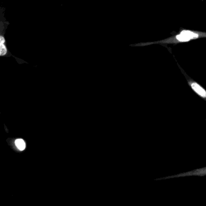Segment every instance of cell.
I'll return each mask as SVG.
<instances>
[{
	"instance_id": "cell-1",
	"label": "cell",
	"mask_w": 206,
	"mask_h": 206,
	"mask_svg": "<svg viewBox=\"0 0 206 206\" xmlns=\"http://www.w3.org/2000/svg\"><path fill=\"white\" fill-rule=\"evenodd\" d=\"M198 37L197 33L190 31H183L177 36V39L180 41H187L191 39Z\"/></svg>"
},
{
	"instance_id": "cell-2",
	"label": "cell",
	"mask_w": 206,
	"mask_h": 206,
	"mask_svg": "<svg viewBox=\"0 0 206 206\" xmlns=\"http://www.w3.org/2000/svg\"><path fill=\"white\" fill-rule=\"evenodd\" d=\"M7 53V49L6 45V40L3 36L0 37V55L1 56L6 55Z\"/></svg>"
},
{
	"instance_id": "cell-3",
	"label": "cell",
	"mask_w": 206,
	"mask_h": 206,
	"mask_svg": "<svg viewBox=\"0 0 206 206\" xmlns=\"http://www.w3.org/2000/svg\"><path fill=\"white\" fill-rule=\"evenodd\" d=\"M192 87L193 89V90L195 91V92H197L198 94L204 97H206V92L197 84L193 83L192 84Z\"/></svg>"
},
{
	"instance_id": "cell-4",
	"label": "cell",
	"mask_w": 206,
	"mask_h": 206,
	"mask_svg": "<svg viewBox=\"0 0 206 206\" xmlns=\"http://www.w3.org/2000/svg\"><path fill=\"white\" fill-rule=\"evenodd\" d=\"M16 146L18 147V149L20 151H23L26 148V143L24 140H22L21 139H16L15 142Z\"/></svg>"
}]
</instances>
